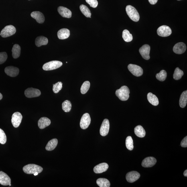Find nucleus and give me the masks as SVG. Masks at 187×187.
I'll list each match as a JSON object with an SVG mask.
<instances>
[{
  "mask_svg": "<svg viewBox=\"0 0 187 187\" xmlns=\"http://www.w3.org/2000/svg\"><path fill=\"white\" fill-rule=\"evenodd\" d=\"M149 3L151 5H155L156 4L158 0H148Z\"/></svg>",
  "mask_w": 187,
  "mask_h": 187,
  "instance_id": "nucleus-42",
  "label": "nucleus"
},
{
  "mask_svg": "<svg viewBox=\"0 0 187 187\" xmlns=\"http://www.w3.org/2000/svg\"><path fill=\"white\" fill-rule=\"evenodd\" d=\"M96 183L100 187H109L110 186L109 181L105 178H98L96 181Z\"/></svg>",
  "mask_w": 187,
  "mask_h": 187,
  "instance_id": "nucleus-29",
  "label": "nucleus"
},
{
  "mask_svg": "<svg viewBox=\"0 0 187 187\" xmlns=\"http://www.w3.org/2000/svg\"><path fill=\"white\" fill-rule=\"evenodd\" d=\"M91 122V119L90 115L88 113L84 114L81 119L80 121V127L82 129L87 128Z\"/></svg>",
  "mask_w": 187,
  "mask_h": 187,
  "instance_id": "nucleus-8",
  "label": "nucleus"
},
{
  "mask_svg": "<svg viewBox=\"0 0 187 187\" xmlns=\"http://www.w3.org/2000/svg\"><path fill=\"white\" fill-rule=\"evenodd\" d=\"M16 32L15 27L11 25L5 27L1 31L0 35L3 37H7L14 34Z\"/></svg>",
  "mask_w": 187,
  "mask_h": 187,
  "instance_id": "nucleus-5",
  "label": "nucleus"
},
{
  "mask_svg": "<svg viewBox=\"0 0 187 187\" xmlns=\"http://www.w3.org/2000/svg\"><path fill=\"white\" fill-rule=\"evenodd\" d=\"M150 50V46L148 44H145L139 49V52L143 59L148 60L150 58L149 55Z\"/></svg>",
  "mask_w": 187,
  "mask_h": 187,
  "instance_id": "nucleus-11",
  "label": "nucleus"
},
{
  "mask_svg": "<svg viewBox=\"0 0 187 187\" xmlns=\"http://www.w3.org/2000/svg\"><path fill=\"white\" fill-rule=\"evenodd\" d=\"M130 90L126 86H123L120 89L116 90V95L122 101H127L129 97Z\"/></svg>",
  "mask_w": 187,
  "mask_h": 187,
  "instance_id": "nucleus-1",
  "label": "nucleus"
},
{
  "mask_svg": "<svg viewBox=\"0 0 187 187\" xmlns=\"http://www.w3.org/2000/svg\"><path fill=\"white\" fill-rule=\"evenodd\" d=\"M140 175L136 171H131L128 173L126 176V178L128 182L133 183L139 178Z\"/></svg>",
  "mask_w": 187,
  "mask_h": 187,
  "instance_id": "nucleus-13",
  "label": "nucleus"
},
{
  "mask_svg": "<svg viewBox=\"0 0 187 187\" xmlns=\"http://www.w3.org/2000/svg\"><path fill=\"white\" fill-rule=\"evenodd\" d=\"M62 63L59 61H52L47 62L43 66V69L48 71L56 69L62 65Z\"/></svg>",
  "mask_w": 187,
  "mask_h": 187,
  "instance_id": "nucleus-4",
  "label": "nucleus"
},
{
  "mask_svg": "<svg viewBox=\"0 0 187 187\" xmlns=\"http://www.w3.org/2000/svg\"><path fill=\"white\" fill-rule=\"evenodd\" d=\"M48 40L47 37L41 36L37 37L35 40V44L37 47H40L48 44Z\"/></svg>",
  "mask_w": 187,
  "mask_h": 187,
  "instance_id": "nucleus-23",
  "label": "nucleus"
},
{
  "mask_svg": "<svg viewBox=\"0 0 187 187\" xmlns=\"http://www.w3.org/2000/svg\"><path fill=\"white\" fill-rule=\"evenodd\" d=\"M172 31L171 29L166 25H163L159 27L157 29V34L161 37H167L172 34Z\"/></svg>",
  "mask_w": 187,
  "mask_h": 187,
  "instance_id": "nucleus-7",
  "label": "nucleus"
},
{
  "mask_svg": "<svg viewBox=\"0 0 187 187\" xmlns=\"http://www.w3.org/2000/svg\"><path fill=\"white\" fill-rule=\"evenodd\" d=\"M181 145L183 147L186 148L187 147V137H185L183 139L181 142Z\"/></svg>",
  "mask_w": 187,
  "mask_h": 187,
  "instance_id": "nucleus-41",
  "label": "nucleus"
},
{
  "mask_svg": "<svg viewBox=\"0 0 187 187\" xmlns=\"http://www.w3.org/2000/svg\"><path fill=\"white\" fill-rule=\"evenodd\" d=\"M38 174L39 173H38L36 172L34 174V176H37V175H38Z\"/></svg>",
  "mask_w": 187,
  "mask_h": 187,
  "instance_id": "nucleus-45",
  "label": "nucleus"
},
{
  "mask_svg": "<svg viewBox=\"0 0 187 187\" xmlns=\"http://www.w3.org/2000/svg\"><path fill=\"white\" fill-rule=\"evenodd\" d=\"M62 82H58L55 84H53V91L54 93H58L62 89Z\"/></svg>",
  "mask_w": 187,
  "mask_h": 187,
  "instance_id": "nucleus-37",
  "label": "nucleus"
},
{
  "mask_svg": "<svg viewBox=\"0 0 187 187\" xmlns=\"http://www.w3.org/2000/svg\"><path fill=\"white\" fill-rule=\"evenodd\" d=\"M167 76V74L166 71L161 70L160 72L156 75V78L157 80L161 82L164 81L166 80Z\"/></svg>",
  "mask_w": 187,
  "mask_h": 187,
  "instance_id": "nucleus-34",
  "label": "nucleus"
},
{
  "mask_svg": "<svg viewBox=\"0 0 187 187\" xmlns=\"http://www.w3.org/2000/svg\"><path fill=\"white\" fill-rule=\"evenodd\" d=\"M80 9L85 16L87 17L91 18V12L87 6L84 5H81L80 6Z\"/></svg>",
  "mask_w": 187,
  "mask_h": 187,
  "instance_id": "nucleus-30",
  "label": "nucleus"
},
{
  "mask_svg": "<svg viewBox=\"0 0 187 187\" xmlns=\"http://www.w3.org/2000/svg\"><path fill=\"white\" fill-rule=\"evenodd\" d=\"M58 11L59 14L63 17L70 18L72 17V11L66 7H59L58 8Z\"/></svg>",
  "mask_w": 187,
  "mask_h": 187,
  "instance_id": "nucleus-19",
  "label": "nucleus"
},
{
  "mask_svg": "<svg viewBox=\"0 0 187 187\" xmlns=\"http://www.w3.org/2000/svg\"><path fill=\"white\" fill-rule=\"evenodd\" d=\"M21 48L19 44L14 45L12 49V56L14 59L18 58L21 54Z\"/></svg>",
  "mask_w": 187,
  "mask_h": 187,
  "instance_id": "nucleus-28",
  "label": "nucleus"
},
{
  "mask_svg": "<svg viewBox=\"0 0 187 187\" xmlns=\"http://www.w3.org/2000/svg\"><path fill=\"white\" fill-rule=\"evenodd\" d=\"M31 16L36 20L37 22L40 24L44 23L45 17L44 15L41 12L34 11L31 13Z\"/></svg>",
  "mask_w": 187,
  "mask_h": 187,
  "instance_id": "nucleus-20",
  "label": "nucleus"
},
{
  "mask_svg": "<svg viewBox=\"0 0 187 187\" xmlns=\"http://www.w3.org/2000/svg\"><path fill=\"white\" fill-rule=\"evenodd\" d=\"M90 86V83L89 81H87L84 82L81 87L80 92L82 94H86L89 90Z\"/></svg>",
  "mask_w": 187,
  "mask_h": 187,
  "instance_id": "nucleus-36",
  "label": "nucleus"
},
{
  "mask_svg": "<svg viewBox=\"0 0 187 187\" xmlns=\"http://www.w3.org/2000/svg\"><path fill=\"white\" fill-rule=\"evenodd\" d=\"M123 37L124 41L126 42H131L133 39L132 35L130 34L129 31L127 29H125L123 31Z\"/></svg>",
  "mask_w": 187,
  "mask_h": 187,
  "instance_id": "nucleus-31",
  "label": "nucleus"
},
{
  "mask_svg": "<svg viewBox=\"0 0 187 187\" xmlns=\"http://www.w3.org/2000/svg\"><path fill=\"white\" fill-rule=\"evenodd\" d=\"M156 159L154 157H149L143 159L142 162V166L144 167H151L156 164Z\"/></svg>",
  "mask_w": 187,
  "mask_h": 187,
  "instance_id": "nucleus-16",
  "label": "nucleus"
},
{
  "mask_svg": "<svg viewBox=\"0 0 187 187\" xmlns=\"http://www.w3.org/2000/svg\"><path fill=\"white\" fill-rule=\"evenodd\" d=\"M0 184L4 186H8L11 184V178L2 171H0Z\"/></svg>",
  "mask_w": 187,
  "mask_h": 187,
  "instance_id": "nucleus-17",
  "label": "nucleus"
},
{
  "mask_svg": "<svg viewBox=\"0 0 187 187\" xmlns=\"http://www.w3.org/2000/svg\"><path fill=\"white\" fill-rule=\"evenodd\" d=\"M43 169L42 167L34 164H29L24 166L23 168L24 172L27 174H34L36 172L40 173Z\"/></svg>",
  "mask_w": 187,
  "mask_h": 187,
  "instance_id": "nucleus-2",
  "label": "nucleus"
},
{
  "mask_svg": "<svg viewBox=\"0 0 187 187\" xmlns=\"http://www.w3.org/2000/svg\"><path fill=\"white\" fill-rule=\"evenodd\" d=\"M147 99L149 103L155 106L158 105L159 101L158 98L151 92H149L148 94Z\"/></svg>",
  "mask_w": 187,
  "mask_h": 187,
  "instance_id": "nucleus-24",
  "label": "nucleus"
},
{
  "mask_svg": "<svg viewBox=\"0 0 187 187\" xmlns=\"http://www.w3.org/2000/svg\"><path fill=\"white\" fill-rule=\"evenodd\" d=\"M184 176H185L187 177V170H186L184 171Z\"/></svg>",
  "mask_w": 187,
  "mask_h": 187,
  "instance_id": "nucleus-43",
  "label": "nucleus"
},
{
  "mask_svg": "<svg viewBox=\"0 0 187 187\" xmlns=\"http://www.w3.org/2000/svg\"><path fill=\"white\" fill-rule=\"evenodd\" d=\"M109 168V165L107 163H104L96 165L94 167L93 170L96 174H100L106 172Z\"/></svg>",
  "mask_w": 187,
  "mask_h": 187,
  "instance_id": "nucleus-18",
  "label": "nucleus"
},
{
  "mask_svg": "<svg viewBox=\"0 0 187 187\" xmlns=\"http://www.w3.org/2000/svg\"><path fill=\"white\" fill-rule=\"evenodd\" d=\"M25 95L27 98H31L39 97L41 94L40 90L33 88H29L25 90Z\"/></svg>",
  "mask_w": 187,
  "mask_h": 187,
  "instance_id": "nucleus-9",
  "label": "nucleus"
},
{
  "mask_svg": "<svg viewBox=\"0 0 187 187\" xmlns=\"http://www.w3.org/2000/svg\"><path fill=\"white\" fill-rule=\"evenodd\" d=\"M7 58V54L6 52L0 53V64L4 63Z\"/></svg>",
  "mask_w": 187,
  "mask_h": 187,
  "instance_id": "nucleus-39",
  "label": "nucleus"
},
{
  "mask_svg": "<svg viewBox=\"0 0 187 187\" xmlns=\"http://www.w3.org/2000/svg\"><path fill=\"white\" fill-rule=\"evenodd\" d=\"M3 98V95L1 93H0V100H1Z\"/></svg>",
  "mask_w": 187,
  "mask_h": 187,
  "instance_id": "nucleus-44",
  "label": "nucleus"
},
{
  "mask_svg": "<svg viewBox=\"0 0 187 187\" xmlns=\"http://www.w3.org/2000/svg\"><path fill=\"white\" fill-rule=\"evenodd\" d=\"M126 11L127 15L132 20L135 22H137L139 21V14L134 7L131 5H128L126 7Z\"/></svg>",
  "mask_w": 187,
  "mask_h": 187,
  "instance_id": "nucleus-3",
  "label": "nucleus"
},
{
  "mask_svg": "<svg viewBox=\"0 0 187 187\" xmlns=\"http://www.w3.org/2000/svg\"><path fill=\"white\" fill-rule=\"evenodd\" d=\"M187 103V91L183 92L181 95L179 102L180 107L182 108L186 107Z\"/></svg>",
  "mask_w": 187,
  "mask_h": 187,
  "instance_id": "nucleus-27",
  "label": "nucleus"
},
{
  "mask_svg": "<svg viewBox=\"0 0 187 187\" xmlns=\"http://www.w3.org/2000/svg\"><path fill=\"white\" fill-rule=\"evenodd\" d=\"M22 116L19 112H15L12 116L11 123L14 127L17 128L19 126L22 119Z\"/></svg>",
  "mask_w": 187,
  "mask_h": 187,
  "instance_id": "nucleus-10",
  "label": "nucleus"
},
{
  "mask_svg": "<svg viewBox=\"0 0 187 187\" xmlns=\"http://www.w3.org/2000/svg\"><path fill=\"white\" fill-rule=\"evenodd\" d=\"M51 121L48 118L42 117L39 120L38 125L39 128L42 129L49 126L50 125Z\"/></svg>",
  "mask_w": 187,
  "mask_h": 187,
  "instance_id": "nucleus-21",
  "label": "nucleus"
},
{
  "mask_svg": "<svg viewBox=\"0 0 187 187\" xmlns=\"http://www.w3.org/2000/svg\"><path fill=\"white\" fill-rule=\"evenodd\" d=\"M58 140L54 138L48 142L46 147V149L47 151H52L54 150L57 145Z\"/></svg>",
  "mask_w": 187,
  "mask_h": 187,
  "instance_id": "nucleus-26",
  "label": "nucleus"
},
{
  "mask_svg": "<svg viewBox=\"0 0 187 187\" xmlns=\"http://www.w3.org/2000/svg\"><path fill=\"white\" fill-rule=\"evenodd\" d=\"M5 72L7 75L11 77H15L19 75V69L16 67L9 66L5 68Z\"/></svg>",
  "mask_w": 187,
  "mask_h": 187,
  "instance_id": "nucleus-14",
  "label": "nucleus"
},
{
  "mask_svg": "<svg viewBox=\"0 0 187 187\" xmlns=\"http://www.w3.org/2000/svg\"><path fill=\"white\" fill-rule=\"evenodd\" d=\"M125 145L127 148L130 150H132L133 149V143L132 138L131 136L127 138L125 141Z\"/></svg>",
  "mask_w": 187,
  "mask_h": 187,
  "instance_id": "nucleus-35",
  "label": "nucleus"
},
{
  "mask_svg": "<svg viewBox=\"0 0 187 187\" xmlns=\"http://www.w3.org/2000/svg\"><path fill=\"white\" fill-rule=\"evenodd\" d=\"M186 45L183 42H179L175 45L173 48V52L177 54H182L186 52Z\"/></svg>",
  "mask_w": 187,
  "mask_h": 187,
  "instance_id": "nucleus-15",
  "label": "nucleus"
},
{
  "mask_svg": "<svg viewBox=\"0 0 187 187\" xmlns=\"http://www.w3.org/2000/svg\"><path fill=\"white\" fill-rule=\"evenodd\" d=\"M72 105L69 100H66L62 104V109L66 112H69L72 109Z\"/></svg>",
  "mask_w": 187,
  "mask_h": 187,
  "instance_id": "nucleus-33",
  "label": "nucleus"
},
{
  "mask_svg": "<svg viewBox=\"0 0 187 187\" xmlns=\"http://www.w3.org/2000/svg\"><path fill=\"white\" fill-rule=\"evenodd\" d=\"M85 1L90 7L94 8L97 7L98 5L97 0H85Z\"/></svg>",
  "mask_w": 187,
  "mask_h": 187,
  "instance_id": "nucleus-40",
  "label": "nucleus"
},
{
  "mask_svg": "<svg viewBox=\"0 0 187 187\" xmlns=\"http://www.w3.org/2000/svg\"><path fill=\"white\" fill-rule=\"evenodd\" d=\"M134 132L135 135L139 138L145 137L146 134L145 129L140 125H138L135 128Z\"/></svg>",
  "mask_w": 187,
  "mask_h": 187,
  "instance_id": "nucleus-25",
  "label": "nucleus"
},
{
  "mask_svg": "<svg viewBox=\"0 0 187 187\" xmlns=\"http://www.w3.org/2000/svg\"><path fill=\"white\" fill-rule=\"evenodd\" d=\"M7 137L4 132L0 128V143L1 144H5L6 142Z\"/></svg>",
  "mask_w": 187,
  "mask_h": 187,
  "instance_id": "nucleus-38",
  "label": "nucleus"
},
{
  "mask_svg": "<svg viewBox=\"0 0 187 187\" xmlns=\"http://www.w3.org/2000/svg\"><path fill=\"white\" fill-rule=\"evenodd\" d=\"M9 186H11V184H9Z\"/></svg>",
  "mask_w": 187,
  "mask_h": 187,
  "instance_id": "nucleus-46",
  "label": "nucleus"
},
{
  "mask_svg": "<svg viewBox=\"0 0 187 187\" xmlns=\"http://www.w3.org/2000/svg\"><path fill=\"white\" fill-rule=\"evenodd\" d=\"M183 75L184 72L183 71L181 70L179 68L177 67L175 70L174 74L173 75V78L176 80H180Z\"/></svg>",
  "mask_w": 187,
  "mask_h": 187,
  "instance_id": "nucleus-32",
  "label": "nucleus"
},
{
  "mask_svg": "<svg viewBox=\"0 0 187 187\" xmlns=\"http://www.w3.org/2000/svg\"><path fill=\"white\" fill-rule=\"evenodd\" d=\"M128 69L133 75L136 77L140 76L143 74V69L137 65L130 64L128 66Z\"/></svg>",
  "mask_w": 187,
  "mask_h": 187,
  "instance_id": "nucleus-6",
  "label": "nucleus"
},
{
  "mask_svg": "<svg viewBox=\"0 0 187 187\" xmlns=\"http://www.w3.org/2000/svg\"><path fill=\"white\" fill-rule=\"evenodd\" d=\"M178 1H181V0H178Z\"/></svg>",
  "mask_w": 187,
  "mask_h": 187,
  "instance_id": "nucleus-47",
  "label": "nucleus"
},
{
  "mask_svg": "<svg viewBox=\"0 0 187 187\" xmlns=\"http://www.w3.org/2000/svg\"><path fill=\"white\" fill-rule=\"evenodd\" d=\"M70 35V31L67 29H61L58 31L57 33L58 38L61 40L67 39Z\"/></svg>",
  "mask_w": 187,
  "mask_h": 187,
  "instance_id": "nucleus-22",
  "label": "nucleus"
},
{
  "mask_svg": "<svg viewBox=\"0 0 187 187\" xmlns=\"http://www.w3.org/2000/svg\"><path fill=\"white\" fill-rule=\"evenodd\" d=\"M110 123L109 120L105 119L102 123L100 129V133L102 136H105L109 132Z\"/></svg>",
  "mask_w": 187,
  "mask_h": 187,
  "instance_id": "nucleus-12",
  "label": "nucleus"
}]
</instances>
